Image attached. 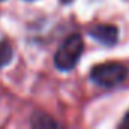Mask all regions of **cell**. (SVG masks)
Instances as JSON below:
<instances>
[{"label": "cell", "instance_id": "obj_6", "mask_svg": "<svg viewBox=\"0 0 129 129\" xmlns=\"http://www.w3.org/2000/svg\"><path fill=\"white\" fill-rule=\"evenodd\" d=\"M72 2H73V0H61V3H64V5H69Z\"/></svg>", "mask_w": 129, "mask_h": 129}, {"label": "cell", "instance_id": "obj_5", "mask_svg": "<svg viewBox=\"0 0 129 129\" xmlns=\"http://www.w3.org/2000/svg\"><path fill=\"white\" fill-rule=\"evenodd\" d=\"M121 124H123V126H129V112L126 114V117H124V120H123Z\"/></svg>", "mask_w": 129, "mask_h": 129}, {"label": "cell", "instance_id": "obj_3", "mask_svg": "<svg viewBox=\"0 0 129 129\" xmlns=\"http://www.w3.org/2000/svg\"><path fill=\"white\" fill-rule=\"evenodd\" d=\"M88 35L103 46H114L118 40V29L114 24H94L88 29Z\"/></svg>", "mask_w": 129, "mask_h": 129}, {"label": "cell", "instance_id": "obj_4", "mask_svg": "<svg viewBox=\"0 0 129 129\" xmlns=\"http://www.w3.org/2000/svg\"><path fill=\"white\" fill-rule=\"evenodd\" d=\"M32 124L34 126H37V127H49V126H56V123L50 118V117H47V115H35L34 117V120H32Z\"/></svg>", "mask_w": 129, "mask_h": 129}, {"label": "cell", "instance_id": "obj_1", "mask_svg": "<svg viewBox=\"0 0 129 129\" xmlns=\"http://www.w3.org/2000/svg\"><path fill=\"white\" fill-rule=\"evenodd\" d=\"M84 52V40L79 34H73L64 40L55 53V66L61 72H70L76 67Z\"/></svg>", "mask_w": 129, "mask_h": 129}, {"label": "cell", "instance_id": "obj_7", "mask_svg": "<svg viewBox=\"0 0 129 129\" xmlns=\"http://www.w3.org/2000/svg\"><path fill=\"white\" fill-rule=\"evenodd\" d=\"M2 66H5V62H3V59H2V55H0V67Z\"/></svg>", "mask_w": 129, "mask_h": 129}, {"label": "cell", "instance_id": "obj_2", "mask_svg": "<svg viewBox=\"0 0 129 129\" xmlns=\"http://www.w3.org/2000/svg\"><path fill=\"white\" fill-rule=\"evenodd\" d=\"M90 76L100 87H115L127 78V67L121 62H105L93 67Z\"/></svg>", "mask_w": 129, "mask_h": 129}]
</instances>
